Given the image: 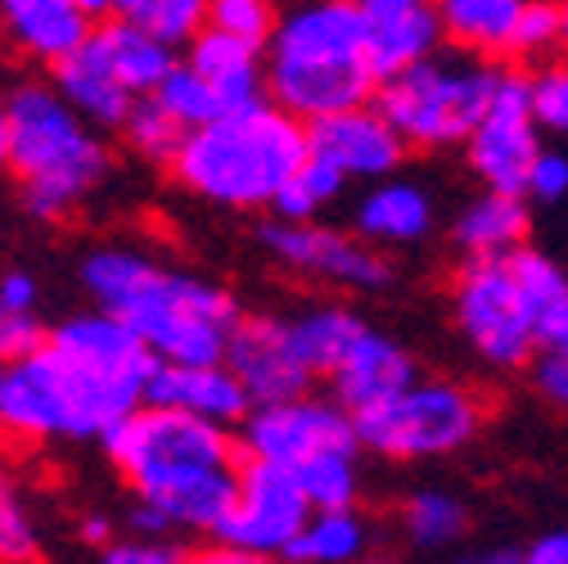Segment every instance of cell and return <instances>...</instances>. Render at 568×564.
<instances>
[{
	"label": "cell",
	"mask_w": 568,
	"mask_h": 564,
	"mask_svg": "<svg viewBox=\"0 0 568 564\" xmlns=\"http://www.w3.org/2000/svg\"><path fill=\"white\" fill-rule=\"evenodd\" d=\"M207 6L212 0H113L109 14L163 37L176 50H185L207 28Z\"/></svg>",
	"instance_id": "cell-30"
},
{
	"label": "cell",
	"mask_w": 568,
	"mask_h": 564,
	"mask_svg": "<svg viewBox=\"0 0 568 564\" xmlns=\"http://www.w3.org/2000/svg\"><path fill=\"white\" fill-rule=\"evenodd\" d=\"M118 135L126 140V150H131L135 159H150V163L168 168V163L176 159V150H181V140H185V127H181L154 95H140Z\"/></svg>",
	"instance_id": "cell-33"
},
{
	"label": "cell",
	"mask_w": 568,
	"mask_h": 564,
	"mask_svg": "<svg viewBox=\"0 0 568 564\" xmlns=\"http://www.w3.org/2000/svg\"><path fill=\"white\" fill-rule=\"evenodd\" d=\"M541 118L532 104V78L524 73H501L483 122L465 140V163L483 181V190H506L524 194L528 172L541 159Z\"/></svg>",
	"instance_id": "cell-12"
},
{
	"label": "cell",
	"mask_w": 568,
	"mask_h": 564,
	"mask_svg": "<svg viewBox=\"0 0 568 564\" xmlns=\"http://www.w3.org/2000/svg\"><path fill=\"white\" fill-rule=\"evenodd\" d=\"M0 303H6V308H19V312H37V303H41L37 275L23 271V266L0 271Z\"/></svg>",
	"instance_id": "cell-43"
},
{
	"label": "cell",
	"mask_w": 568,
	"mask_h": 564,
	"mask_svg": "<svg viewBox=\"0 0 568 564\" xmlns=\"http://www.w3.org/2000/svg\"><path fill=\"white\" fill-rule=\"evenodd\" d=\"M307 122L284 113L275 100L226 109L217 122L185 131L172 181L222 213H271L280 190L307 163Z\"/></svg>",
	"instance_id": "cell-3"
},
{
	"label": "cell",
	"mask_w": 568,
	"mask_h": 564,
	"mask_svg": "<svg viewBox=\"0 0 568 564\" xmlns=\"http://www.w3.org/2000/svg\"><path fill=\"white\" fill-rule=\"evenodd\" d=\"M181 59L194 68V73H203L212 87H217L226 109L266 100V50L262 46H248V41L226 37L217 28H203L181 50Z\"/></svg>",
	"instance_id": "cell-22"
},
{
	"label": "cell",
	"mask_w": 568,
	"mask_h": 564,
	"mask_svg": "<svg viewBox=\"0 0 568 564\" xmlns=\"http://www.w3.org/2000/svg\"><path fill=\"white\" fill-rule=\"evenodd\" d=\"M275 23H280V10L271 6V0H212L207 6V28L240 37L248 46H262V50H266Z\"/></svg>",
	"instance_id": "cell-36"
},
{
	"label": "cell",
	"mask_w": 568,
	"mask_h": 564,
	"mask_svg": "<svg viewBox=\"0 0 568 564\" xmlns=\"http://www.w3.org/2000/svg\"><path fill=\"white\" fill-rule=\"evenodd\" d=\"M95 41L104 46L109 63L118 68V78H122L135 95H154V91L168 82L172 68L181 63V50H176V46H168L163 37L135 28V23H126V19H113V14H109V23L95 28Z\"/></svg>",
	"instance_id": "cell-26"
},
{
	"label": "cell",
	"mask_w": 568,
	"mask_h": 564,
	"mask_svg": "<svg viewBox=\"0 0 568 564\" xmlns=\"http://www.w3.org/2000/svg\"><path fill=\"white\" fill-rule=\"evenodd\" d=\"M384 78L371 59V14L347 0H303L266 41V100L298 122L371 104Z\"/></svg>",
	"instance_id": "cell-4"
},
{
	"label": "cell",
	"mask_w": 568,
	"mask_h": 564,
	"mask_svg": "<svg viewBox=\"0 0 568 564\" xmlns=\"http://www.w3.org/2000/svg\"><path fill=\"white\" fill-rule=\"evenodd\" d=\"M519 546H506V542H483V546H469L460 551L452 564H519Z\"/></svg>",
	"instance_id": "cell-47"
},
{
	"label": "cell",
	"mask_w": 568,
	"mask_h": 564,
	"mask_svg": "<svg viewBox=\"0 0 568 564\" xmlns=\"http://www.w3.org/2000/svg\"><path fill=\"white\" fill-rule=\"evenodd\" d=\"M0 564H41L37 515L6 465H0Z\"/></svg>",
	"instance_id": "cell-35"
},
{
	"label": "cell",
	"mask_w": 568,
	"mask_h": 564,
	"mask_svg": "<svg viewBox=\"0 0 568 564\" xmlns=\"http://www.w3.org/2000/svg\"><path fill=\"white\" fill-rule=\"evenodd\" d=\"M559 23H564V41H559V50H568V0H559Z\"/></svg>",
	"instance_id": "cell-51"
},
{
	"label": "cell",
	"mask_w": 568,
	"mask_h": 564,
	"mask_svg": "<svg viewBox=\"0 0 568 564\" xmlns=\"http://www.w3.org/2000/svg\"><path fill=\"white\" fill-rule=\"evenodd\" d=\"M532 104L541 118V131L568 135V59L564 63H546L532 73Z\"/></svg>",
	"instance_id": "cell-38"
},
{
	"label": "cell",
	"mask_w": 568,
	"mask_h": 564,
	"mask_svg": "<svg viewBox=\"0 0 568 564\" xmlns=\"http://www.w3.org/2000/svg\"><path fill=\"white\" fill-rule=\"evenodd\" d=\"M100 447L131 487V502L159 511L172 533L217 537L244 470V447L231 430L145 402L118 430H109Z\"/></svg>",
	"instance_id": "cell-1"
},
{
	"label": "cell",
	"mask_w": 568,
	"mask_h": 564,
	"mask_svg": "<svg viewBox=\"0 0 568 564\" xmlns=\"http://www.w3.org/2000/svg\"><path fill=\"white\" fill-rule=\"evenodd\" d=\"M307 145L334 172H343L347 181H362V185L402 172V159L410 150L375 100L307 122Z\"/></svg>",
	"instance_id": "cell-14"
},
{
	"label": "cell",
	"mask_w": 568,
	"mask_h": 564,
	"mask_svg": "<svg viewBox=\"0 0 568 564\" xmlns=\"http://www.w3.org/2000/svg\"><path fill=\"white\" fill-rule=\"evenodd\" d=\"M347 6H357L362 14H397V10H415V6H434V0H347Z\"/></svg>",
	"instance_id": "cell-48"
},
{
	"label": "cell",
	"mask_w": 568,
	"mask_h": 564,
	"mask_svg": "<svg viewBox=\"0 0 568 564\" xmlns=\"http://www.w3.org/2000/svg\"><path fill=\"white\" fill-rule=\"evenodd\" d=\"M262 253L307 285L347 290V294H375L393 280V262L384 249L362 240L357 231H343L329 222H284L271 218L257 226Z\"/></svg>",
	"instance_id": "cell-10"
},
{
	"label": "cell",
	"mask_w": 568,
	"mask_h": 564,
	"mask_svg": "<svg viewBox=\"0 0 568 564\" xmlns=\"http://www.w3.org/2000/svg\"><path fill=\"white\" fill-rule=\"evenodd\" d=\"M45 352L54 362L73 443H100L126 415L150 402V380L159 371L154 348L122 316L91 308L50 325Z\"/></svg>",
	"instance_id": "cell-6"
},
{
	"label": "cell",
	"mask_w": 568,
	"mask_h": 564,
	"mask_svg": "<svg viewBox=\"0 0 568 564\" xmlns=\"http://www.w3.org/2000/svg\"><path fill=\"white\" fill-rule=\"evenodd\" d=\"M452 316L465 348L491 371H519L541 352L510 258H465L452 280Z\"/></svg>",
	"instance_id": "cell-9"
},
{
	"label": "cell",
	"mask_w": 568,
	"mask_h": 564,
	"mask_svg": "<svg viewBox=\"0 0 568 564\" xmlns=\"http://www.w3.org/2000/svg\"><path fill=\"white\" fill-rule=\"evenodd\" d=\"M443 41H447V32L438 19V6H415V10L371 19V59L384 82L424 59H434L443 50Z\"/></svg>",
	"instance_id": "cell-24"
},
{
	"label": "cell",
	"mask_w": 568,
	"mask_h": 564,
	"mask_svg": "<svg viewBox=\"0 0 568 564\" xmlns=\"http://www.w3.org/2000/svg\"><path fill=\"white\" fill-rule=\"evenodd\" d=\"M524 194L537 199V203H559V199H568V154L541 150V159H537L532 172H528V190H524Z\"/></svg>",
	"instance_id": "cell-41"
},
{
	"label": "cell",
	"mask_w": 568,
	"mask_h": 564,
	"mask_svg": "<svg viewBox=\"0 0 568 564\" xmlns=\"http://www.w3.org/2000/svg\"><path fill=\"white\" fill-rule=\"evenodd\" d=\"M410 380H419L415 371V357L406 352L402 339L366 325V334L347 348V357L334 366L329 375V393L357 415V411H371L379 402H388L393 393H402Z\"/></svg>",
	"instance_id": "cell-18"
},
{
	"label": "cell",
	"mask_w": 568,
	"mask_h": 564,
	"mask_svg": "<svg viewBox=\"0 0 568 564\" xmlns=\"http://www.w3.org/2000/svg\"><path fill=\"white\" fill-rule=\"evenodd\" d=\"M290 334L303 352V362L312 366V375L329 380L334 366L347 357V348L366 334V321L343 303H316V308H303L290 316Z\"/></svg>",
	"instance_id": "cell-29"
},
{
	"label": "cell",
	"mask_w": 568,
	"mask_h": 564,
	"mask_svg": "<svg viewBox=\"0 0 568 564\" xmlns=\"http://www.w3.org/2000/svg\"><path fill=\"white\" fill-rule=\"evenodd\" d=\"M45 339H50V325L37 312H19V308L0 303V362L6 366L28 362L32 352L45 348Z\"/></svg>",
	"instance_id": "cell-37"
},
{
	"label": "cell",
	"mask_w": 568,
	"mask_h": 564,
	"mask_svg": "<svg viewBox=\"0 0 568 564\" xmlns=\"http://www.w3.org/2000/svg\"><path fill=\"white\" fill-rule=\"evenodd\" d=\"M434 6L456 50L478 59H510L519 50L528 0H434Z\"/></svg>",
	"instance_id": "cell-23"
},
{
	"label": "cell",
	"mask_w": 568,
	"mask_h": 564,
	"mask_svg": "<svg viewBox=\"0 0 568 564\" xmlns=\"http://www.w3.org/2000/svg\"><path fill=\"white\" fill-rule=\"evenodd\" d=\"M240 447L248 461H271L280 470H303L316 456L362 447L357 415H352L334 393H298L284 402H262L240 425ZM366 452V447H362Z\"/></svg>",
	"instance_id": "cell-11"
},
{
	"label": "cell",
	"mask_w": 568,
	"mask_h": 564,
	"mask_svg": "<svg viewBox=\"0 0 568 564\" xmlns=\"http://www.w3.org/2000/svg\"><path fill=\"white\" fill-rule=\"evenodd\" d=\"M347 185H352V181H347L343 172H334L325 159L307 154V163L294 172V181L280 190L271 218H284V222H321V213L343 199Z\"/></svg>",
	"instance_id": "cell-32"
},
{
	"label": "cell",
	"mask_w": 568,
	"mask_h": 564,
	"mask_svg": "<svg viewBox=\"0 0 568 564\" xmlns=\"http://www.w3.org/2000/svg\"><path fill=\"white\" fill-rule=\"evenodd\" d=\"M294 479L303 483L307 502L316 511H343L362 502V447H343L329 456L307 461L303 470H294Z\"/></svg>",
	"instance_id": "cell-31"
},
{
	"label": "cell",
	"mask_w": 568,
	"mask_h": 564,
	"mask_svg": "<svg viewBox=\"0 0 568 564\" xmlns=\"http://www.w3.org/2000/svg\"><path fill=\"white\" fill-rule=\"evenodd\" d=\"M185 564H275V560H262L253 551H240V546H231L222 537H207L203 546L185 551Z\"/></svg>",
	"instance_id": "cell-44"
},
{
	"label": "cell",
	"mask_w": 568,
	"mask_h": 564,
	"mask_svg": "<svg viewBox=\"0 0 568 564\" xmlns=\"http://www.w3.org/2000/svg\"><path fill=\"white\" fill-rule=\"evenodd\" d=\"M154 100L185 127V131H194V127H207V122H217L222 113H226V100L217 95V87H212L203 73H194V68L181 59L172 73H168V82L154 91Z\"/></svg>",
	"instance_id": "cell-34"
},
{
	"label": "cell",
	"mask_w": 568,
	"mask_h": 564,
	"mask_svg": "<svg viewBox=\"0 0 568 564\" xmlns=\"http://www.w3.org/2000/svg\"><path fill=\"white\" fill-rule=\"evenodd\" d=\"M501 73L506 68H496L491 59L438 50L434 59L388 78L375 104L388 113L410 150H452L465 145L469 131L483 122L496 87H501Z\"/></svg>",
	"instance_id": "cell-7"
},
{
	"label": "cell",
	"mask_w": 568,
	"mask_h": 564,
	"mask_svg": "<svg viewBox=\"0 0 568 564\" xmlns=\"http://www.w3.org/2000/svg\"><path fill=\"white\" fill-rule=\"evenodd\" d=\"M528 231H532L528 194L483 190L456 213L452 244L460 249V258H515L519 249H528Z\"/></svg>",
	"instance_id": "cell-21"
},
{
	"label": "cell",
	"mask_w": 568,
	"mask_h": 564,
	"mask_svg": "<svg viewBox=\"0 0 568 564\" xmlns=\"http://www.w3.org/2000/svg\"><path fill=\"white\" fill-rule=\"evenodd\" d=\"M0 389H6V362H0Z\"/></svg>",
	"instance_id": "cell-52"
},
{
	"label": "cell",
	"mask_w": 568,
	"mask_h": 564,
	"mask_svg": "<svg viewBox=\"0 0 568 564\" xmlns=\"http://www.w3.org/2000/svg\"><path fill=\"white\" fill-rule=\"evenodd\" d=\"M510 262H515L541 352L559 348L568 339V275H564V266L555 258H546L541 249H519Z\"/></svg>",
	"instance_id": "cell-27"
},
{
	"label": "cell",
	"mask_w": 568,
	"mask_h": 564,
	"mask_svg": "<svg viewBox=\"0 0 568 564\" xmlns=\"http://www.w3.org/2000/svg\"><path fill=\"white\" fill-rule=\"evenodd\" d=\"M10 168V104L0 95V172Z\"/></svg>",
	"instance_id": "cell-49"
},
{
	"label": "cell",
	"mask_w": 568,
	"mask_h": 564,
	"mask_svg": "<svg viewBox=\"0 0 568 564\" xmlns=\"http://www.w3.org/2000/svg\"><path fill=\"white\" fill-rule=\"evenodd\" d=\"M312 511L316 506L307 502L303 483L290 470L244 456L235 506H231L226 524L217 528V537L240 546V551H253L262 560H284V551H290L294 537L307 528Z\"/></svg>",
	"instance_id": "cell-13"
},
{
	"label": "cell",
	"mask_w": 568,
	"mask_h": 564,
	"mask_svg": "<svg viewBox=\"0 0 568 564\" xmlns=\"http://www.w3.org/2000/svg\"><path fill=\"white\" fill-rule=\"evenodd\" d=\"M226 366L244 380L253 406L312 393V384H316L312 366L303 362V352L290 334V316H275V312H257L235 325L231 348H226Z\"/></svg>",
	"instance_id": "cell-15"
},
{
	"label": "cell",
	"mask_w": 568,
	"mask_h": 564,
	"mask_svg": "<svg viewBox=\"0 0 568 564\" xmlns=\"http://www.w3.org/2000/svg\"><path fill=\"white\" fill-rule=\"evenodd\" d=\"M68 6H78L82 14H91V19H100V14H109V6H113V0H68Z\"/></svg>",
	"instance_id": "cell-50"
},
{
	"label": "cell",
	"mask_w": 568,
	"mask_h": 564,
	"mask_svg": "<svg viewBox=\"0 0 568 564\" xmlns=\"http://www.w3.org/2000/svg\"><path fill=\"white\" fill-rule=\"evenodd\" d=\"M78 537H82L91 551H104V546L118 542V520H109L104 511H91V515L78 520Z\"/></svg>",
	"instance_id": "cell-46"
},
{
	"label": "cell",
	"mask_w": 568,
	"mask_h": 564,
	"mask_svg": "<svg viewBox=\"0 0 568 564\" xmlns=\"http://www.w3.org/2000/svg\"><path fill=\"white\" fill-rule=\"evenodd\" d=\"M0 28L23 59L54 68L91 41L95 19L68 6V0H0Z\"/></svg>",
	"instance_id": "cell-20"
},
{
	"label": "cell",
	"mask_w": 568,
	"mask_h": 564,
	"mask_svg": "<svg viewBox=\"0 0 568 564\" xmlns=\"http://www.w3.org/2000/svg\"><path fill=\"white\" fill-rule=\"evenodd\" d=\"M564 41V23H559V0H528V14L519 28V59H541L546 50H555Z\"/></svg>",
	"instance_id": "cell-39"
},
{
	"label": "cell",
	"mask_w": 568,
	"mask_h": 564,
	"mask_svg": "<svg viewBox=\"0 0 568 564\" xmlns=\"http://www.w3.org/2000/svg\"><path fill=\"white\" fill-rule=\"evenodd\" d=\"M82 290L95 308L122 316L159 362H226L240 316L231 290L203 275L168 271L154 253L100 244L82 258Z\"/></svg>",
	"instance_id": "cell-2"
},
{
	"label": "cell",
	"mask_w": 568,
	"mask_h": 564,
	"mask_svg": "<svg viewBox=\"0 0 568 564\" xmlns=\"http://www.w3.org/2000/svg\"><path fill=\"white\" fill-rule=\"evenodd\" d=\"M537 389H541L550 402L568 406V339H564L559 348H550L546 357L537 362Z\"/></svg>",
	"instance_id": "cell-42"
},
{
	"label": "cell",
	"mask_w": 568,
	"mask_h": 564,
	"mask_svg": "<svg viewBox=\"0 0 568 564\" xmlns=\"http://www.w3.org/2000/svg\"><path fill=\"white\" fill-rule=\"evenodd\" d=\"M375 555V524L357 511H312L307 528L294 537L280 564H366Z\"/></svg>",
	"instance_id": "cell-25"
},
{
	"label": "cell",
	"mask_w": 568,
	"mask_h": 564,
	"mask_svg": "<svg viewBox=\"0 0 568 564\" xmlns=\"http://www.w3.org/2000/svg\"><path fill=\"white\" fill-rule=\"evenodd\" d=\"M100 564H185V555L172 542L159 537H118L113 546L100 551Z\"/></svg>",
	"instance_id": "cell-40"
},
{
	"label": "cell",
	"mask_w": 568,
	"mask_h": 564,
	"mask_svg": "<svg viewBox=\"0 0 568 564\" xmlns=\"http://www.w3.org/2000/svg\"><path fill=\"white\" fill-rule=\"evenodd\" d=\"M150 402L212 420L222 430H240L253 411L244 380L226 362H159L150 380Z\"/></svg>",
	"instance_id": "cell-16"
},
{
	"label": "cell",
	"mask_w": 568,
	"mask_h": 564,
	"mask_svg": "<svg viewBox=\"0 0 568 564\" xmlns=\"http://www.w3.org/2000/svg\"><path fill=\"white\" fill-rule=\"evenodd\" d=\"M50 82L59 87V95L73 104L87 122H95L100 131H122V122H126V113L135 109V91L118 78V68L109 63V54H104V46L95 41V32H91V41L87 46H78L68 59H59L54 68H50Z\"/></svg>",
	"instance_id": "cell-19"
},
{
	"label": "cell",
	"mask_w": 568,
	"mask_h": 564,
	"mask_svg": "<svg viewBox=\"0 0 568 564\" xmlns=\"http://www.w3.org/2000/svg\"><path fill=\"white\" fill-rule=\"evenodd\" d=\"M402 537L419 555H443L469 533V506L447 487H419L397 511Z\"/></svg>",
	"instance_id": "cell-28"
},
{
	"label": "cell",
	"mask_w": 568,
	"mask_h": 564,
	"mask_svg": "<svg viewBox=\"0 0 568 564\" xmlns=\"http://www.w3.org/2000/svg\"><path fill=\"white\" fill-rule=\"evenodd\" d=\"M10 172L23 185L28 213L63 222L113 172L109 140L59 95L54 82H19L10 95Z\"/></svg>",
	"instance_id": "cell-5"
},
{
	"label": "cell",
	"mask_w": 568,
	"mask_h": 564,
	"mask_svg": "<svg viewBox=\"0 0 568 564\" xmlns=\"http://www.w3.org/2000/svg\"><path fill=\"white\" fill-rule=\"evenodd\" d=\"M487 425V397L460 380H410L388 402L357 411L366 456L419 465L465 452Z\"/></svg>",
	"instance_id": "cell-8"
},
{
	"label": "cell",
	"mask_w": 568,
	"mask_h": 564,
	"mask_svg": "<svg viewBox=\"0 0 568 564\" xmlns=\"http://www.w3.org/2000/svg\"><path fill=\"white\" fill-rule=\"evenodd\" d=\"M434 194L419 181L393 172L384 181H371L357 203H352V231L371 240L375 249H415L434 235Z\"/></svg>",
	"instance_id": "cell-17"
},
{
	"label": "cell",
	"mask_w": 568,
	"mask_h": 564,
	"mask_svg": "<svg viewBox=\"0 0 568 564\" xmlns=\"http://www.w3.org/2000/svg\"><path fill=\"white\" fill-rule=\"evenodd\" d=\"M519 564H568V528H550L532 537L519 555Z\"/></svg>",
	"instance_id": "cell-45"
}]
</instances>
